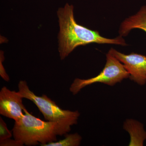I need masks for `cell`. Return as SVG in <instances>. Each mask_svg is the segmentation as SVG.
Here are the masks:
<instances>
[{"mask_svg": "<svg viewBox=\"0 0 146 146\" xmlns=\"http://www.w3.org/2000/svg\"><path fill=\"white\" fill-rule=\"evenodd\" d=\"M21 119L15 121L12 129L14 139L26 146H36L57 141L58 136L69 133L72 126L78 121L65 120L58 121H47L30 114L26 109Z\"/></svg>", "mask_w": 146, "mask_h": 146, "instance_id": "7a4b0ae2", "label": "cell"}, {"mask_svg": "<svg viewBox=\"0 0 146 146\" xmlns=\"http://www.w3.org/2000/svg\"><path fill=\"white\" fill-rule=\"evenodd\" d=\"M23 99L18 92L11 91L3 86L0 91V114L15 121H19L26 109L23 104Z\"/></svg>", "mask_w": 146, "mask_h": 146, "instance_id": "8992f818", "label": "cell"}, {"mask_svg": "<svg viewBox=\"0 0 146 146\" xmlns=\"http://www.w3.org/2000/svg\"><path fill=\"white\" fill-rule=\"evenodd\" d=\"M129 76L121 62L108 52L106 55V63L102 72L96 76L87 79L76 78L70 86V91L76 95L84 87L97 83L114 86L129 78Z\"/></svg>", "mask_w": 146, "mask_h": 146, "instance_id": "3957f363", "label": "cell"}, {"mask_svg": "<svg viewBox=\"0 0 146 146\" xmlns=\"http://www.w3.org/2000/svg\"><path fill=\"white\" fill-rule=\"evenodd\" d=\"M123 129L129 134V146H143L146 140V131L144 125L132 119H127L123 126Z\"/></svg>", "mask_w": 146, "mask_h": 146, "instance_id": "ba28073f", "label": "cell"}, {"mask_svg": "<svg viewBox=\"0 0 146 146\" xmlns=\"http://www.w3.org/2000/svg\"><path fill=\"white\" fill-rule=\"evenodd\" d=\"M18 88V93L21 96L32 102L46 121L54 122L65 120L78 121L80 115L78 111L62 109L46 95L36 96L30 89L25 80L19 82Z\"/></svg>", "mask_w": 146, "mask_h": 146, "instance_id": "277c9868", "label": "cell"}, {"mask_svg": "<svg viewBox=\"0 0 146 146\" xmlns=\"http://www.w3.org/2000/svg\"><path fill=\"white\" fill-rule=\"evenodd\" d=\"M24 145L19 141L15 139H11L10 138L5 139L3 141H0L1 146H23Z\"/></svg>", "mask_w": 146, "mask_h": 146, "instance_id": "7c38bea8", "label": "cell"}, {"mask_svg": "<svg viewBox=\"0 0 146 146\" xmlns=\"http://www.w3.org/2000/svg\"><path fill=\"white\" fill-rule=\"evenodd\" d=\"M135 29H140L146 33V6L142 7L136 14L123 21L119 29L120 36H126Z\"/></svg>", "mask_w": 146, "mask_h": 146, "instance_id": "52a82bcc", "label": "cell"}, {"mask_svg": "<svg viewBox=\"0 0 146 146\" xmlns=\"http://www.w3.org/2000/svg\"><path fill=\"white\" fill-rule=\"evenodd\" d=\"M82 137L78 133H75L65 135L63 140L45 144L43 146H78L81 144Z\"/></svg>", "mask_w": 146, "mask_h": 146, "instance_id": "9c48e42d", "label": "cell"}, {"mask_svg": "<svg viewBox=\"0 0 146 146\" xmlns=\"http://www.w3.org/2000/svg\"><path fill=\"white\" fill-rule=\"evenodd\" d=\"M59 25L58 51L61 60H64L76 48L89 44H111L126 46L123 36L109 39L98 32L79 25L75 19L74 7L68 3L57 11Z\"/></svg>", "mask_w": 146, "mask_h": 146, "instance_id": "6da1fadb", "label": "cell"}, {"mask_svg": "<svg viewBox=\"0 0 146 146\" xmlns=\"http://www.w3.org/2000/svg\"><path fill=\"white\" fill-rule=\"evenodd\" d=\"M12 136V131L8 129L5 121L0 117V141L10 138Z\"/></svg>", "mask_w": 146, "mask_h": 146, "instance_id": "30bf717a", "label": "cell"}, {"mask_svg": "<svg viewBox=\"0 0 146 146\" xmlns=\"http://www.w3.org/2000/svg\"><path fill=\"white\" fill-rule=\"evenodd\" d=\"M109 52L123 65L131 80L141 86L146 84V56L134 53L125 54L113 48L109 50Z\"/></svg>", "mask_w": 146, "mask_h": 146, "instance_id": "5b68a950", "label": "cell"}, {"mask_svg": "<svg viewBox=\"0 0 146 146\" xmlns=\"http://www.w3.org/2000/svg\"><path fill=\"white\" fill-rule=\"evenodd\" d=\"M5 58L4 56V52L3 51H1L0 53V75L2 78L6 82H9L10 80L9 76L6 72L5 68L3 65V62Z\"/></svg>", "mask_w": 146, "mask_h": 146, "instance_id": "8fae6325", "label": "cell"}]
</instances>
